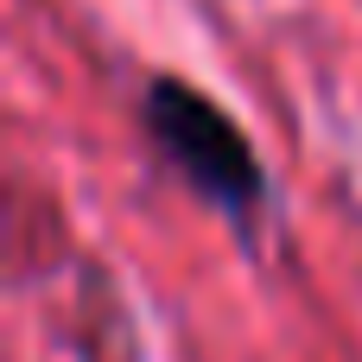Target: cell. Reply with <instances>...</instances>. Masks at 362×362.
<instances>
[{"label": "cell", "mask_w": 362, "mask_h": 362, "mask_svg": "<svg viewBox=\"0 0 362 362\" xmlns=\"http://www.w3.org/2000/svg\"><path fill=\"white\" fill-rule=\"evenodd\" d=\"M146 134L159 140V153L191 178V191H204L216 210H229L235 223L255 216L261 204V165H255V146L248 134L191 83L178 76H159L146 89Z\"/></svg>", "instance_id": "obj_1"}]
</instances>
